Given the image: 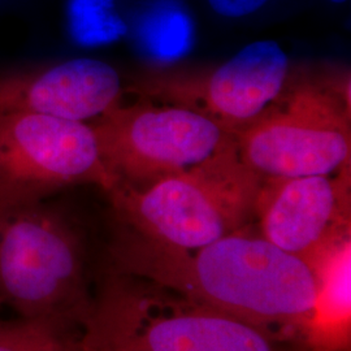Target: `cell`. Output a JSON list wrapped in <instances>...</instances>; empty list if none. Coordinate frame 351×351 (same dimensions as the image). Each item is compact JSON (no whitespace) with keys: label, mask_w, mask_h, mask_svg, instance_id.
<instances>
[{"label":"cell","mask_w":351,"mask_h":351,"mask_svg":"<svg viewBox=\"0 0 351 351\" xmlns=\"http://www.w3.org/2000/svg\"><path fill=\"white\" fill-rule=\"evenodd\" d=\"M113 269L141 277L251 326L303 335L314 306L311 267L242 230L186 250L133 230L111 247Z\"/></svg>","instance_id":"1"},{"label":"cell","mask_w":351,"mask_h":351,"mask_svg":"<svg viewBox=\"0 0 351 351\" xmlns=\"http://www.w3.org/2000/svg\"><path fill=\"white\" fill-rule=\"evenodd\" d=\"M80 351L284 350L265 329L111 271L93 297Z\"/></svg>","instance_id":"2"},{"label":"cell","mask_w":351,"mask_h":351,"mask_svg":"<svg viewBox=\"0 0 351 351\" xmlns=\"http://www.w3.org/2000/svg\"><path fill=\"white\" fill-rule=\"evenodd\" d=\"M263 177L239 156L234 138L213 156L149 186L119 180L108 194L130 230L194 250L243 229L255 217Z\"/></svg>","instance_id":"3"},{"label":"cell","mask_w":351,"mask_h":351,"mask_svg":"<svg viewBox=\"0 0 351 351\" xmlns=\"http://www.w3.org/2000/svg\"><path fill=\"white\" fill-rule=\"evenodd\" d=\"M93 303L75 229L45 201L0 207V304L81 332Z\"/></svg>","instance_id":"4"},{"label":"cell","mask_w":351,"mask_h":351,"mask_svg":"<svg viewBox=\"0 0 351 351\" xmlns=\"http://www.w3.org/2000/svg\"><path fill=\"white\" fill-rule=\"evenodd\" d=\"M232 134L241 159L263 178L330 175L350 165V99L300 82Z\"/></svg>","instance_id":"5"},{"label":"cell","mask_w":351,"mask_h":351,"mask_svg":"<svg viewBox=\"0 0 351 351\" xmlns=\"http://www.w3.org/2000/svg\"><path fill=\"white\" fill-rule=\"evenodd\" d=\"M119 182L101 160L91 125L29 112L0 113V207L43 202L53 193Z\"/></svg>","instance_id":"6"},{"label":"cell","mask_w":351,"mask_h":351,"mask_svg":"<svg viewBox=\"0 0 351 351\" xmlns=\"http://www.w3.org/2000/svg\"><path fill=\"white\" fill-rule=\"evenodd\" d=\"M91 128L107 168L138 188L202 163L233 139L223 126L182 106H116Z\"/></svg>","instance_id":"7"},{"label":"cell","mask_w":351,"mask_h":351,"mask_svg":"<svg viewBox=\"0 0 351 351\" xmlns=\"http://www.w3.org/2000/svg\"><path fill=\"white\" fill-rule=\"evenodd\" d=\"M288 75V55L281 46L258 40L210 72L151 77L146 91L202 113L233 133L278 99Z\"/></svg>","instance_id":"8"},{"label":"cell","mask_w":351,"mask_h":351,"mask_svg":"<svg viewBox=\"0 0 351 351\" xmlns=\"http://www.w3.org/2000/svg\"><path fill=\"white\" fill-rule=\"evenodd\" d=\"M350 165L337 177H265L255 203L262 237L311 265L350 237Z\"/></svg>","instance_id":"9"},{"label":"cell","mask_w":351,"mask_h":351,"mask_svg":"<svg viewBox=\"0 0 351 351\" xmlns=\"http://www.w3.org/2000/svg\"><path fill=\"white\" fill-rule=\"evenodd\" d=\"M121 90L112 65L78 58L1 75L0 113H37L84 123L119 106Z\"/></svg>","instance_id":"10"},{"label":"cell","mask_w":351,"mask_h":351,"mask_svg":"<svg viewBox=\"0 0 351 351\" xmlns=\"http://www.w3.org/2000/svg\"><path fill=\"white\" fill-rule=\"evenodd\" d=\"M316 278L314 306L303 337L311 351H349L351 337V242L342 239L310 265Z\"/></svg>","instance_id":"11"},{"label":"cell","mask_w":351,"mask_h":351,"mask_svg":"<svg viewBox=\"0 0 351 351\" xmlns=\"http://www.w3.org/2000/svg\"><path fill=\"white\" fill-rule=\"evenodd\" d=\"M81 332L24 317H0V351H80Z\"/></svg>","instance_id":"12"},{"label":"cell","mask_w":351,"mask_h":351,"mask_svg":"<svg viewBox=\"0 0 351 351\" xmlns=\"http://www.w3.org/2000/svg\"><path fill=\"white\" fill-rule=\"evenodd\" d=\"M191 24L188 14L176 4L155 7L142 23V38L156 55H178L188 49Z\"/></svg>","instance_id":"13"},{"label":"cell","mask_w":351,"mask_h":351,"mask_svg":"<svg viewBox=\"0 0 351 351\" xmlns=\"http://www.w3.org/2000/svg\"><path fill=\"white\" fill-rule=\"evenodd\" d=\"M111 0H72L71 19L81 37H113L123 29L121 21L111 12Z\"/></svg>","instance_id":"14"},{"label":"cell","mask_w":351,"mask_h":351,"mask_svg":"<svg viewBox=\"0 0 351 351\" xmlns=\"http://www.w3.org/2000/svg\"><path fill=\"white\" fill-rule=\"evenodd\" d=\"M213 12L229 17L239 19L259 11L268 0H207Z\"/></svg>","instance_id":"15"},{"label":"cell","mask_w":351,"mask_h":351,"mask_svg":"<svg viewBox=\"0 0 351 351\" xmlns=\"http://www.w3.org/2000/svg\"><path fill=\"white\" fill-rule=\"evenodd\" d=\"M332 3H336V4H342V3H345L346 0H330Z\"/></svg>","instance_id":"16"},{"label":"cell","mask_w":351,"mask_h":351,"mask_svg":"<svg viewBox=\"0 0 351 351\" xmlns=\"http://www.w3.org/2000/svg\"><path fill=\"white\" fill-rule=\"evenodd\" d=\"M0 307H1V304H0Z\"/></svg>","instance_id":"17"}]
</instances>
